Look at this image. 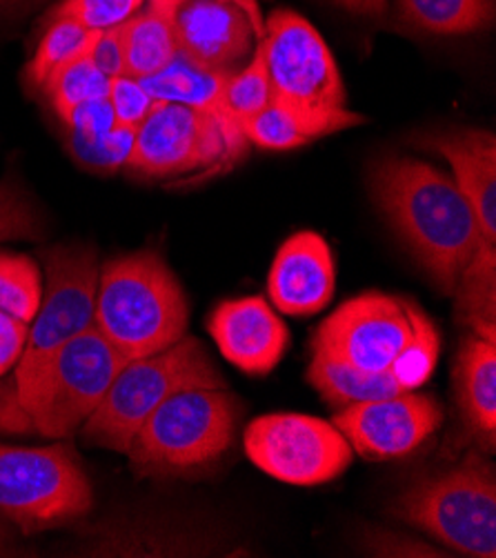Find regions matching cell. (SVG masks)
<instances>
[{
    "mask_svg": "<svg viewBox=\"0 0 496 558\" xmlns=\"http://www.w3.org/2000/svg\"><path fill=\"white\" fill-rule=\"evenodd\" d=\"M98 34V29H87L70 19L51 21L27 65V81L34 87H43L49 76L87 56Z\"/></svg>",
    "mask_w": 496,
    "mask_h": 558,
    "instance_id": "d4e9b609",
    "label": "cell"
},
{
    "mask_svg": "<svg viewBox=\"0 0 496 558\" xmlns=\"http://www.w3.org/2000/svg\"><path fill=\"white\" fill-rule=\"evenodd\" d=\"M45 286L38 312L29 323L25 350L16 363V392L21 397L32 385L49 356L78 333L94 327L98 256L81 243L57 245L43 252Z\"/></svg>",
    "mask_w": 496,
    "mask_h": 558,
    "instance_id": "30bf717a",
    "label": "cell"
},
{
    "mask_svg": "<svg viewBox=\"0 0 496 558\" xmlns=\"http://www.w3.org/2000/svg\"><path fill=\"white\" fill-rule=\"evenodd\" d=\"M392 514L472 558L496 556V476L476 452L401 492Z\"/></svg>",
    "mask_w": 496,
    "mask_h": 558,
    "instance_id": "8992f818",
    "label": "cell"
},
{
    "mask_svg": "<svg viewBox=\"0 0 496 558\" xmlns=\"http://www.w3.org/2000/svg\"><path fill=\"white\" fill-rule=\"evenodd\" d=\"M65 125L70 128L72 136L98 138V136H105V134L117 130L114 109H112V105H109L107 96L92 98L70 111V117L65 119Z\"/></svg>",
    "mask_w": 496,
    "mask_h": 558,
    "instance_id": "d6a6232c",
    "label": "cell"
},
{
    "mask_svg": "<svg viewBox=\"0 0 496 558\" xmlns=\"http://www.w3.org/2000/svg\"><path fill=\"white\" fill-rule=\"evenodd\" d=\"M335 3L352 14L370 19H378L388 10V0H335Z\"/></svg>",
    "mask_w": 496,
    "mask_h": 558,
    "instance_id": "d590c367",
    "label": "cell"
},
{
    "mask_svg": "<svg viewBox=\"0 0 496 558\" xmlns=\"http://www.w3.org/2000/svg\"><path fill=\"white\" fill-rule=\"evenodd\" d=\"M232 72L196 63L183 51L156 74L141 78L145 92L160 102H177L203 111H223V87ZM226 114V111H223Z\"/></svg>",
    "mask_w": 496,
    "mask_h": 558,
    "instance_id": "ffe728a7",
    "label": "cell"
},
{
    "mask_svg": "<svg viewBox=\"0 0 496 558\" xmlns=\"http://www.w3.org/2000/svg\"><path fill=\"white\" fill-rule=\"evenodd\" d=\"M406 23L440 36L470 34L494 23V0H397Z\"/></svg>",
    "mask_w": 496,
    "mask_h": 558,
    "instance_id": "cb8c5ba5",
    "label": "cell"
},
{
    "mask_svg": "<svg viewBox=\"0 0 496 558\" xmlns=\"http://www.w3.org/2000/svg\"><path fill=\"white\" fill-rule=\"evenodd\" d=\"M370 185L374 203L412 256L440 292L452 296L463 267L485 241L455 179L423 160L383 158Z\"/></svg>",
    "mask_w": 496,
    "mask_h": 558,
    "instance_id": "6da1fadb",
    "label": "cell"
},
{
    "mask_svg": "<svg viewBox=\"0 0 496 558\" xmlns=\"http://www.w3.org/2000/svg\"><path fill=\"white\" fill-rule=\"evenodd\" d=\"M190 323L179 278L154 250L107 260L98 274L94 327L128 361L179 343Z\"/></svg>",
    "mask_w": 496,
    "mask_h": 558,
    "instance_id": "3957f363",
    "label": "cell"
},
{
    "mask_svg": "<svg viewBox=\"0 0 496 558\" xmlns=\"http://www.w3.org/2000/svg\"><path fill=\"white\" fill-rule=\"evenodd\" d=\"M457 318L479 339L496 343V245L483 241L463 267L455 294Z\"/></svg>",
    "mask_w": 496,
    "mask_h": 558,
    "instance_id": "7402d4cb",
    "label": "cell"
},
{
    "mask_svg": "<svg viewBox=\"0 0 496 558\" xmlns=\"http://www.w3.org/2000/svg\"><path fill=\"white\" fill-rule=\"evenodd\" d=\"M245 454L267 476L314 487L352 465V445L335 423L307 414H265L245 429Z\"/></svg>",
    "mask_w": 496,
    "mask_h": 558,
    "instance_id": "8fae6325",
    "label": "cell"
},
{
    "mask_svg": "<svg viewBox=\"0 0 496 558\" xmlns=\"http://www.w3.org/2000/svg\"><path fill=\"white\" fill-rule=\"evenodd\" d=\"M337 288V267L327 241L316 232H297L274 256L267 276L271 305L288 316L318 314Z\"/></svg>",
    "mask_w": 496,
    "mask_h": 558,
    "instance_id": "2e32d148",
    "label": "cell"
},
{
    "mask_svg": "<svg viewBox=\"0 0 496 558\" xmlns=\"http://www.w3.org/2000/svg\"><path fill=\"white\" fill-rule=\"evenodd\" d=\"M160 12L170 19L179 51L207 68L232 72L261 40L254 21L234 0H174Z\"/></svg>",
    "mask_w": 496,
    "mask_h": 558,
    "instance_id": "5bb4252c",
    "label": "cell"
},
{
    "mask_svg": "<svg viewBox=\"0 0 496 558\" xmlns=\"http://www.w3.org/2000/svg\"><path fill=\"white\" fill-rule=\"evenodd\" d=\"M187 387H226L203 343L192 337H183L158 354L128 361L96 412L83 423V440L128 454L154 410Z\"/></svg>",
    "mask_w": 496,
    "mask_h": 558,
    "instance_id": "277c9868",
    "label": "cell"
},
{
    "mask_svg": "<svg viewBox=\"0 0 496 558\" xmlns=\"http://www.w3.org/2000/svg\"><path fill=\"white\" fill-rule=\"evenodd\" d=\"M92 63L105 74L109 81L125 76V59H123V40H121V25L109 27L98 34L89 51Z\"/></svg>",
    "mask_w": 496,
    "mask_h": 558,
    "instance_id": "836d02e7",
    "label": "cell"
},
{
    "mask_svg": "<svg viewBox=\"0 0 496 558\" xmlns=\"http://www.w3.org/2000/svg\"><path fill=\"white\" fill-rule=\"evenodd\" d=\"M121 40L125 76L136 81L162 70L179 51L170 19L152 5L121 25Z\"/></svg>",
    "mask_w": 496,
    "mask_h": 558,
    "instance_id": "603a6c76",
    "label": "cell"
},
{
    "mask_svg": "<svg viewBox=\"0 0 496 558\" xmlns=\"http://www.w3.org/2000/svg\"><path fill=\"white\" fill-rule=\"evenodd\" d=\"M29 333V323L0 310V376H5L21 359Z\"/></svg>",
    "mask_w": 496,
    "mask_h": 558,
    "instance_id": "e575fe53",
    "label": "cell"
},
{
    "mask_svg": "<svg viewBox=\"0 0 496 558\" xmlns=\"http://www.w3.org/2000/svg\"><path fill=\"white\" fill-rule=\"evenodd\" d=\"M307 380L312 383L316 392L337 410L352 403L397 397L412 389L408 383H403L395 374L363 372L348 363L329 359L320 352L312 354V363L307 367Z\"/></svg>",
    "mask_w": 496,
    "mask_h": 558,
    "instance_id": "44dd1931",
    "label": "cell"
},
{
    "mask_svg": "<svg viewBox=\"0 0 496 558\" xmlns=\"http://www.w3.org/2000/svg\"><path fill=\"white\" fill-rule=\"evenodd\" d=\"M43 296V278L38 265L14 252H0V310L32 323Z\"/></svg>",
    "mask_w": 496,
    "mask_h": 558,
    "instance_id": "484cf974",
    "label": "cell"
},
{
    "mask_svg": "<svg viewBox=\"0 0 496 558\" xmlns=\"http://www.w3.org/2000/svg\"><path fill=\"white\" fill-rule=\"evenodd\" d=\"M361 123H365V119L346 107L305 109L271 98L265 109L241 121L239 125L247 143H254L261 149L286 151L310 145L316 138L356 128Z\"/></svg>",
    "mask_w": 496,
    "mask_h": 558,
    "instance_id": "ac0fdd59",
    "label": "cell"
},
{
    "mask_svg": "<svg viewBox=\"0 0 496 558\" xmlns=\"http://www.w3.org/2000/svg\"><path fill=\"white\" fill-rule=\"evenodd\" d=\"M92 500V483L68 445L0 442V514L25 534L83 519Z\"/></svg>",
    "mask_w": 496,
    "mask_h": 558,
    "instance_id": "9c48e42d",
    "label": "cell"
},
{
    "mask_svg": "<svg viewBox=\"0 0 496 558\" xmlns=\"http://www.w3.org/2000/svg\"><path fill=\"white\" fill-rule=\"evenodd\" d=\"M271 96L305 109L346 107V87L332 51L301 14L274 12L258 40Z\"/></svg>",
    "mask_w": 496,
    "mask_h": 558,
    "instance_id": "7c38bea8",
    "label": "cell"
},
{
    "mask_svg": "<svg viewBox=\"0 0 496 558\" xmlns=\"http://www.w3.org/2000/svg\"><path fill=\"white\" fill-rule=\"evenodd\" d=\"M136 132L134 130H123L117 128L114 132H109L98 138H78L72 136L68 138L72 156L85 165L92 172H117L119 167H125L134 147Z\"/></svg>",
    "mask_w": 496,
    "mask_h": 558,
    "instance_id": "f546056e",
    "label": "cell"
},
{
    "mask_svg": "<svg viewBox=\"0 0 496 558\" xmlns=\"http://www.w3.org/2000/svg\"><path fill=\"white\" fill-rule=\"evenodd\" d=\"M207 329L223 359L252 376L269 374L290 345L288 325L261 296L220 303Z\"/></svg>",
    "mask_w": 496,
    "mask_h": 558,
    "instance_id": "9a60e30c",
    "label": "cell"
},
{
    "mask_svg": "<svg viewBox=\"0 0 496 558\" xmlns=\"http://www.w3.org/2000/svg\"><path fill=\"white\" fill-rule=\"evenodd\" d=\"M332 423L352 450L367 461H390L412 454L444 423V410L434 397L414 389L397 397L341 408Z\"/></svg>",
    "mask_w": 496,
    "mask_h": 558,
    "instance_id": "4fadbf2b",
    "label": "cell"
},
{
    "mask_svg": "<svg viewBox=\"0 0 496 558\" xmlns=\"http://www.w3.org/2000/svg\"><path fill=\"white\" fill-rule=\"evenodd\" d=\"M239 401L226 387H187L165 399L128 452L141 476L183 474L223 457L237 434Z\"/></svg>",
    "mask_w": 496,
    "mask_h": 558,
    "instance_id": "5b68a950",
    "label": "cell"
},
{
    "mask_svg": "<svg viewBox=\"0 0 496 558\" xmlns=\"http://www.w3.org/2000/svg\"><path fill=\"white\" fill-rule=\"evenodd\" d=\"M271 85L265 65V56L256 43L250 63L241 72H232L223 87V111L237 123L258 114L271 102Z\"/></svg>",
    "mask_w": 496,
    "mask_h": 558,
    "instance_id": "83f0119b",
    "label": "cell"
},
{
    "mask_svg": "<svg viewBox=\"0 0 496 558\" xmlns=\"http://www.w3.org/2000/svg\"><path fill=\"white\" fill-rule=\"evenodd\" d=\"M455 389L463 421L492 452L496 442V343L468 333L457 354Z\"/></svg>",
    "mask_w": 496,
    "mask_h": 558,
    "instance_id": "d6986e66",
    "label": "cell"
},
{
    "mask_svg": "<svg viewBox=\"0 0 496 558\" xmlns=\"http://www.w3.org/2000/svg\"><path fill=\"white\" fill-rule=\"evenodd\" d=\"M245 143L241 125L223 111L156 100L125 167L143 179H207L232 167Z\"/></svg>",
    "mask_w": 496,
    "mask_h": 558,
    "instance_id": "ba28073f",
    "label": "cell"
},
{
    "mask_svg": "<svg viewBox=\"0 0 496 558\" xmlns=\"http://www.w3.org/2000/svg\"><path fill=\"white\" fill-rule=\"evenodd\" d=\"M109 105L114 109L117 128L123 130H138L141 123L147 119V114L154 107V98L145 92L141 81L130 76H119L109 83Z\"/></svg>",
    "mask_w": 496,
    "mask_h": 558,
    "instance_id": "1f68e13d",
    "label": "cell"
},
{
    "mask_svg": "<svg viewBox=\"0 0 496 558\" xmlns=\"http://www.w3.org/2000/svg\"><path fill=\"white\" fill-rule=\"evenodd\" d=\"M109 83L112 81L98 72V68L92 63L87 53L83 59L65 65L63 70L49 76L40 89L49 98L51 107L57 109V114L65 121L70 117V111L81 102L107 96Z\"/></svg>",
    "mask_w": 496,
    "mask_h": 558,
    "instance_id": "4316f807",
    "label": "cell"
},
{
    "mask_svg": "<svg viewBox=\"0 0 496 558\" xmlns=\"http://www.w3.org/2000/svg\"><path fill=\"white\" fill-rule=\"evenodd\" d=\"M423 147L444 156L452 179L472 205L485 241L496 245V136L487 130H448L425 134Z\"/></svg>",
    "mask_w": 496,
    "mask_h": 558,
    "instance_id": "e0dca14e",
    "label": "cell"
},
{
    "mask_svg": "<svg viewBox=\"0 0 496 558\" xmlns=\"http://www.w3.org/2000/svg\"><path fill=\"white\" fill-rule=\"evenodd\" d=\"M312 352L363 372L395 374L416 389L434 374L440 339L414 301L367 292L346 301L318 325Z\"/></svg>",
    "mask_w": 496,
    "mask_h": 558,
    "instance_id": "7a4b0ae2",
    "label": "cell"
},
{
    "mask_svg": "<svg viewBox=\"0 0 496 558\" xmlns=\"http://www.w3.org/2000/svg\"><path fill=\"white\" fill-rule=\"evenodd\" d=\"M145 0H63V3L51 12V19H70L87 29H109L119 27L130 21Z\"/></svg>",
    "mask_w": 496,
    "mask_h": 558,
    "instance_id": "4dcf8cb0",
    "label": "cell"
},
{
    "mask_svg": "<svg viewBox=\"0 0 496 558\" xmlns=\"http://www.w3.org/2000/svg\"><path fill=\"white\" fill-rule=\"evenodd\" d=\"M170 3H174V0H149V5L152 8H165V5H170ZM237 5H241L247 14H250V19L254 21V25H256V29H258V34H261V38H263V27H265V23H263V16H261V8H258V0H234Z\"/></svg>",
    "mask_w": 496,
    "mask_h": 558,
    "instance_id": "8d00e7d4",
    "label": "cell"
},
{
    "mask_svg": "<svg viewBox=\"0 0 496 558\" xmlns=\"http://www.w3.org/2000/svg\"><path fill=\"white\" fill-rule=\"evenodd\" d=\"M14 551H16V536L5 521H0V556H8Z\"/></svg>",
    "mask_w": 496,
    "mask_h": 558,
    "instance_id": "74e56055",
    "label": "cell"
},
{
    "mask_svg": "<svg viewBox=\"0 0 496 558\" xmlns=\"http://www.w3.org/2000/svg\"><path fill=\"white\" fill-rule=\"evenodd\" d=\"M128 359L92 327L49 356L16 401V416L47 438L83 427Z\"/></svg>",
    "mask_w": 496,
    "mask_h": 558,
    "instance_id": "52a82bcc",
    "label": "cell"
},
{
    "mask_svg": "<svg viewBox=\"0 0 496 558\" xmlns=\"http://www.w3.org/2000/svg\"><path fill=\"white\" fill-rule=\"evenodd\" d=\"M3 3H8V0H0V5H3Z\"/></svg>",
    "mask_w": 496,
    "mask_h": 558,
    "instance_id": "f35d334b",
    "label": "cell"
},
{
    "mask_svg": "<svg viewBox=\"0 0 496 558\" xmlns=\"http://www.w3.org/2000/svg\"><path fill=\"white\" fill-rule=\"evenodd\" d=\"M45 236V218L16 179L0 183V243L5 241H38Z\"/></svg>",
    "mask_w": 496,
    "mask_h": 558,
    "instance_id": "f1b7e54d",
    "label": "cell"
}]
</instances>
